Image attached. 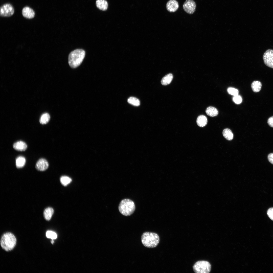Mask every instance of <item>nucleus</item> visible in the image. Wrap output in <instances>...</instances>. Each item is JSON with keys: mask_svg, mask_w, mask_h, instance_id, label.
<instances>
[{"mask_svg": "<svg viewBox=\"0 0 273 273\" xmlns=\"http://www.w3.org/2000/svg\"><path fill=\"white\" fill-rule=\"evenodd\" d=\"M223 134L224 137L228 140L230 141L233 138V134L231 130L229 128H225L223 130Z\"/></svg>", "mask_w": 273, "mask_h": 273, "instance_id": "20", "label": "nucleus"}, {"mask_svg": "<svg viewBox=\"0 0 273 273\" xmlns=\"http://www.w3.org/2000/svg\"><path fill=\"white\" fill-rule=\"evenodd\" d=\"M51 243L52 244H53L54 243V241L53 240H52L51 241Z\"/></svg>", "mask_w": 273, "mask_h": 273, "instance_id": "30", "label": "nucleus"}, {"mask_svg": "<svg viewBox=\"0 0 273 273\" xmlns=\"http://www.w3.org/2000/svg\"><path fill=\"white\" fill-rule=\"evenodd\" d=\"M13 147L17 151H23L27 149V146L25 143L22 141H20L14 143L13 145Z\"/></svg>", "mask_w": 273, "mask_h": 273, "instance_id": "12", "label": "nucleus"}, {"mask_svg": "<svg viewBox=\"0 0 273 273\" xmlns=\"http://www.w3.org/2000/svg\"><path fill=\"white\" fill-rule=\"evenodd\" d=\"M60 180L61 184L64 186H67L71 183L72 179L69 177L66 176H62L60 178Z\"/></svg>", "mask_w": 273, "mask_h": 273, "instance_id": "22", "label": "nucleus"}, {"mask_svg": "<svg viewBox=\"0 0 273 273\" xmlns=\"http://www.w3.org/2000/svg\"><path fill=\"white\" fill-rule=\"evenodd\" d=\"M96 4L97 8L101 10L105 11L107 9L108 4L106 0H97Z\"/></svg>", "mask_w": 273, "mask_h": 273, "instance_id": "13", "label": "nucleus"}, {"mask_svg": "<svg viewBox=\"0 0 273 273\" xmlns=\"http://www.w3.org/2000/svg\"><path fill=\"white\" fill-rule=\"evenodd\" d=\"M160 241L158 235L156 233L146 232L143 234L141 237V241L143 245L149 248H153L156 246Z\"/></svg>", "mask_w": 273, "mask_h": 273, "instance_id": "2", "label": "nucleus"}, {"mask_svg": "<svg viewBox=\"0 0 273 273\" xmlns=\"http://www.w3.org/2000/svg\"><path fill=\"white\" fill-rule=\"evenodd\" d=\"M267 123L270 126L273 127V116L268 118L267 120Z\"/></svg>", "mask_w": 273, "mask_h": 273, "instance_id": "28", "label": "nucleus"}, {"mask_svg": "<svg viewBox=\"0 0 273 273\" xmlns=\"http://www.w3.org/2000/svg\"><path fill=\"white\" fill-rule=\"evenodd\" d=\"M22 13L24 17L29 19L33 18L34 17L35 15V12L34 10L27 6L23 8Z\"/></svg>", "mask_w": 273, "mask_h": 273, "instance_id": "11", "label": "nucleus"}, {"mask_svg": "<svg viewBox=\"0 0 273 273\" xmlns=\"http://www.w3.org/2000/svg\"><path fill=\"white\" fill-rule=\"evenodd\" d=\"M194 271L196 273H208L211 269V265L208 262L199 261L197 262L193 266Z\"/></svg>", "mask_w": 273, "mask_h": 273, "instance_id": "5", "label": "nucleus"}, {"mask_svg": "<svg viewBox=\"0 0 273 273\" xmlns=\"http://www.w3.org/2000/svg\"><path fill=\"white\" fill-rule=\"evenodd\" d=\"M233 102L236 104H239L242 101V98L241 97L238 95L234 96L233 98Z\"/></svg>", "mask_w": 273, "mask_h": 273, "instance_id": "26", "label": "nucleus"}, {"mask_svg": "<svg viewBox=\"0 0 273 273\" xmlns=\"http://www.w3.org/2000/svg\"><path fill=\"white\" fill-rule=\"evenodd\" d=\"M268 159L269 162L273 164V153L269 154L268 156Z\"/></svg>", "mask_w": 273, "mask_h": 273, "instance_id": "29", "label": "nucleus"}, {"mask_svg": "<svg viewBox=\"0 0 273 273\" xmlns=\"http://www.w3.org/2000/svg\"><path fill=\"white\" fill-rule=\"evenodd\" d=\"M135 206L134 202L131 200L125 199L120 202L118 207L120 213L125 216H129L132 214L135 210Z\"/></svg>", "mask_w": 273, "mask_h": 273, "instance_id": "4", "label": "nucleus"}, {"mask_svg": "<svg viewBox=\"0 0 273 273\" xmlns=\"http://www.w3.org/2000/svg\"><path fill=\"white\" fill-rule=\"evenodd\" d=\"M227 92L228 93L231 95L234 96L238 95V90L232 87H229L227 89Z\"/></svg>", "mask_w": 273, "mask_h": 273, "instance_id": "25", "label": "nucleus"}, {"mask_svg": "<svg viewBox=\"0 0 273 273\" xmlns=\"http://www.w3.org/2000/svg\"><path fill=\"white\" fill-rule=\"evenodd\" d=\"M46 237L52 240L56 239L57 237V234L55 232L51 231H47L46 233Z\"/></svg>", "mask_w": 273, "mask_h": 273, "instance_id": "24", "label": "nucleus"}, {"mask_svg": "<svg viewBox=\"0 0 273 273\" xmlns=\"http://www.w3.org/2000/svg\"><path fill=\"white\" fill-rule=\"evenodd\" d=\"M267 214L269 218L273 221V208H271L268 209L267 211Z\"/></svg>", "mask_w": 273, "mask_h": 273, "instance_id": "27", "label": "nucleus"}, {"mask_svg": "<svg viewBox=\"0 0 273 273\" xmlns=\"http://www.w3.org/2000/svg\"><path fill=\"white\" fill-rule=\"evenodd\" d=\"M53 209L51 207L46 208L43 212V216L44 218L47 220H50L54 213Z\"/></svg>", "mask_w": 273, "mask_h": 273, "instance_id": "16", "label": "nucleus"}, {"mask_svg": "<svg viewBox=\"0 0 273 273\" xmlns=\"http://www.w3.org/2000/svg\"><path fill=\"white\" fill-rule=\"evenodd\" d=\"M128 102L129 104L135 106H139L140 104L139 100L136 98L130 97L128 99Z\"/></svg>", "mask_w": 273, "mask_h": 273, "instance_id": "23", "label": "nucleus"}, {"mask_svg": "<svg viewBox=\"0 0 273 273\" xmlns=\"http://www.w3.org/2000/svg\"><path fill=\"white\" fill-rule=\"evenodd\" d=\"M26 162L25 158L22 156H19L16 160V165L17 168H20L23 167Z\"/></svg>", "mask_w": 273, "mask_h": 273, "instance_id": "18", "label": "nucleus"}, {"mask_svg": "<svg viewBox=\"0 0 273 273\" xmlns=\"http://www.w3.org/2000/svg\"><path fill=\"white\" fill-rule=\"evenodd\" d=\"M16 239L15 236L10 232L5 233L1 238V246L6 251H11L13 249L16 245Z\"/></svg>", "mask_w": 273, "mask_h": 273, "instance_id": "3", "label": "nucleus"}, {"mask_svg": "<svg viewBox=\"0 0 273 273\" xmlns=\"http://www.w3.org/2000/svg\"><path fill=\"white\" fill-rule=\"evenodd\" d=\"M14 9L12 5L9 3L4 4L0 8V15L3 17H9L12 16L14 13Z\"/></svg>", "mask_w": 273, "mask_h": 273, "instance_id": "6", "label": "nucleus"}, {"mask_svg": "<svg viewBox=\"0 0 273 273\" xmlns=\"http://www.w3.org/2000/svg\"><path fill=\"white\" fill-rule=\"evenodd\" d=\"M263 59L267 66L273 69V50H267L263 55Z\"/></svg>", "mask_w": 273, "mask_h": 273, "instance_id": "7", "label": "nucleus"}, {"mask_svg": "<svg viewBox=\"0 0 273 273\" xmlns=\"http://www.w3.org/2000/svg\"><path fill=\"white\" fill-rule=\"evenodd\" d=\"M179 5L176 0H169L167 3L166 8L167 10L170 12H174L178 9Z\"/></svg>", "mask_w": 273, "mask_h": 273, "instance_id": "9", "label": "nucleus"}, {"mask_svg": "<svg viewBox=\"0 0 273 273\" xmlns=\"http://www.w3.org/2000/svg\"><path fill=\"white\" fill-rule=\"evenodd\" d=\"M262 84L258 81H254L251 84V87L253 91L255 92H259L261 89Z\"/></svg>", "mask_w": 273, "mask_h": 273, "instance_id": "19", "label": "nucleus"}, {"mask_svg": "<svg viewBox=\"0 0 273 273\" xmlns=\"http://www.w3.org/2000/svg\"><path fill=\"white\" fill-rule=\"evenodd\" d=\"M173 78V76L172 74H169L162 78L161 81V83L163 85H168L171 82Z\"/></svg>", "mask_w": 273, "mask_h": 273, "instance_id": "17", "label": "nucleus"}, {"mask_svg": "<svg viewBox=\"0 0 273 273\" xmlns=\"http://www.w3.org/2000/svg\"><path fill=\"white\" fill-rule=\"evenodd\" d=\"M85 51L81 49H76L69 54L68 63L72 68H75L79 66L82 62L85 56Z\"/></svg>", "mask_w": 273, "mask_h": 273, "instance_id": "1", "label": "nucleus"}, {"mask_svg": "<svg viewBox=\"0 0 273 273\" xmlns=\"http://www.w3.org/2000/svg\"><path fill=\"white\" fill-rule=\"evenodd\" d=\"M184 11L189 14H193L195 11L196 7L195 2L193 0H186L183 5Z\"/></svg>", "mask_w": 273, "mask_h": 273, "instance_id": "8", "label": "nucleus"}, {"mask_svg": "<svg viewBox=\"0 0 273 273\" xmlns=\"http://www.w3.org/2000/svg\"><path fill=\"white\" fill-rule=\"evenodd\" d=\"M206 112L207 115L211 117L216 116L218 113L217 109L215 107L211 106L208 107L206 110Z\"/></svg>", "mask_w": 273, "mask_h": 273, "instance_id": "14", "label": "nucleus"}, {"mask_svg": "<svg viewBox=\"0 0 273 273\" xmlns=\"http://www.w3.org/2000/svg\"><path fill=\"white\" fill-rule=\"evenodd\" d=\"M49 166V163L46 159L44 158H41L36 163L35 168L38 171H43L48 168Z\"/></svg>", "mask_w": 273, "mask_h": 273, "instance_id": "10", "label": "nucleus"}, {"mask_svg": "<svg viewBox=\"0 0 273 273\" xmlns=\"http://www.w3.org/2000/svg\"><path fill=\"white\" fill-rule=\"evenodd\" d=\"M50 118V116L49 113H44L42 115L40 118L39 120L40 123L42 124H46L49 121Z\"/></svg>", "mask_w": 273, "mask_h": 273, "instance_id": "21", "label": "nucleus"}, {"mask_svg": "<svg viewBox=\"0 0 273 273\" xmlns=\"http://www.w3.org/2000/svg\"><path fill=\"white\" fill-rule=\"evenodd\" d=\"M196 122L198 125L199 127H202L206 125L207 123V119L206 117L203 115L199 116L197 118Z\"/></svg>", "mask_w": 273, "mask_h": 273, "instance_id": "15", "label": "nucleus"}]
</instances>
